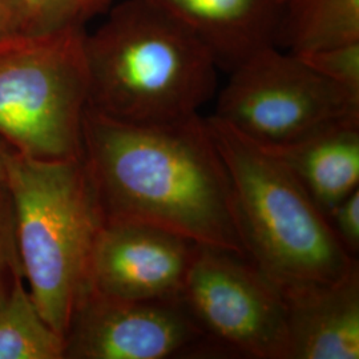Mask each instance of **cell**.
Returning a JSON list of instances; mask_svg holds the SVG:
<instances>
[{
	"mask_svg": "<svg viewBox=\"0 0 359 359\" xmlns=\"http://www.w3.org/2000/svg\"><path fill=\"white\" fill-rule=\"evenodd\" d=\"M104 222H137L245 257L231 179L205 117L118 121L87 107L83 156Z\"/></svg>",
	"mask_w": 359,
	"mask_h": 359,
	"instance_id": "obj_1",
	"label": "cell"
},
{
	"mask_svg": "<svg viewBox=\"0 0 359 359\" xmlns=\"http://www.w3.org/2000/svg\"><path fill=\"white\" fill-rule=\"evenodd\" d=\"M105 15L84 36L88 108L133 124L200 115L217 90L205 46L145 0H118Z\"/></svg>",
	"mask_w": 359,
	"mask_h": 359,
	"instance_id": "obj_2",
	"label": "cell"
},
{
	"mask_svg": "<svg viewBox=\"0 0 359 359\" xmlns=\"http://www.w3.org/2000/svg\"><path fill=\"white\" fill-rule=\"evenodd\" d=\"M205 118L231 179L246 258L283 295L337 283L358 266L277 156L217 117Z\"/></svg>",
	"mask_w": 359,
	"mask_h": 359,
	"instance_id": "obj_3",
	"label": "cell"
},
{
	"mask_svg": "<svg viewBox=\"0 0 359 359\" xmlns=\"http://www.w3.org/2000/svg\"><path fill=\"white\" fill-rule=\"evenodd\" d=\"M4 182L13 198L23 277L40 314L65 338L90 289L103 217L81 158L46 161L10 148Z\"/></svg>",
	"mask_w": 359,
	"mask_h": 359,
	"instance_id": "obj_4",
	"label": "cell"
},
{
	"mask_svg": "<svg viewBox=\"0 0 359 359\" xmlns=\"http://www.w3.org/2000/svg\"><path fill=\"white\" fill-rule=\"evenodd\" d=\"M87 29L0 39V139L46 161L83 156Z\"/></svg>",
	"mask_w": 359,
	"mask_h": 359,
	"instance_id": "obj_5",
	"label": "cell"
},
{
	"mask_svg": "<svg viewBox=\"0 0 359 359\" xmlns=\"http://www.w3.org/2000/svg\"><path fill=\"white\" fill-rule=\"evenodd\" d=\"M213 116L266 147L359 120V95L322 76L298 55L269 46L231 71Z\"/></svg>",
	"mask_w": 359,
	"mask_h": 359,
	"instance_id": "obj_6",
	"label": "cell"
},
{
	"mask_svg": "<svg viewBox=\"0 0 359 359\" xmlns=\"http://www.w3.org/2000/svg\"><path fill=\"white\" fill-rule=\"evenodd\" d=\"M181 298L231 357L289 359L285 298L248 258L198 245Z\"/></svg>",
	"mask_w": 359,
	"mask_h": 359,
	"instance_id": "obj_7",
	"label": "cell"
},
{
	"mask_svg": "<svg viewBox=\"0 0 359 359\" xmlns=\"http://www.w3.org/2000/svg\"><path fill=\"white\" fill-rule=\"evenodd\" d=\"M231 357L182 298L126 299L88 289L65 334V359Z\"/></svg>",
	"mask_w": 359,
	"mask_h": 359,
	"instance_id": "obj_8",
	"label": "cell"
},
{
	"mask_svg": "<svg viewBox=\"0 0 359 359\" xmlns=\"http://www.w3.org/2000/svg\"><path fill=\"white\" fill-rule=\"evenodd\" d=\"M198 245L137 222H103L92 261L90 289L126 299L179 298Z\"/></svg>",
	"mask_w": 359,
	"mask_h": 359,
	"instance_id": "obj_9",
	"label": "cell"
},
{
	"mask_svg": "<svg viewBox=\"0 0 359 359\" xmlns=\"http://www.w3.org/2000/svg\"><path fill=\"white\" fill-rule=\"evenodd\" d=\"M188 29L231 72L276 46L281 0H145Z\"/></svg>",
	"mask_w": 359,
	"mask_h": 359,
	"instance_id": "obj_10",
	"label": "cell"
},
{
	"mask_svg": "<svg viewBox=\"0 0 359 359\" xmlns=\"http://www.w3.org/2000/svg\"><path fill=\"white\" fill-rule=\"evenodd\" d=\"M283 298L289 359L359 358V266L337 283Z\"/></svg>",
	"mask_w": 359,
	"mask_h": 359,
	"instance_id": "obj_11",
	"label": "cell"
},
{
	"mask_svg": "<svg viewBox=\"0 0 359 359\" xmlns=\"http://www.w3.org/2000/svg\"><path fill=\"white\" fill-rule=\"evenodd\" d=\"M261 147L292 170L326 218L358 189L359 120L344 121L292 144Z\"/></svg>",
	"mask_w": 359,
	"mask_h": 359,
	"instance_id": "obj_12",
	"label": "cell"
},
{
	"mask_svg": "<svg viewBox=\"0 0 359 359\" xmlns=\"http://www.w3.org/2000/svg\"><path fill=\"white\" fill-rule=\"evenodd\" d=\"M359 41V0H281L276 47L320 51Z\"/></svg>",
	"mask_w": 359,
	"mask_h": 359,
	"instance_id": "obj_13",
	"label": "cell"
},
{
	"mask_svg": "<svg viewBox=\"0 0 359 359\" xmlns=\"http://www.w3.org/2000/svg\"><path fill=\"white\" fill-rule=\"evenodd\" d=\"M0 359H65V338L43 318L25 278L0 301Z\"/></svg>",
	"mask_w": 359,
	"mask_h": 359,
	"instance_id": "obj_14",
	"label": "cell"
},
{
	"mask_svg": "<svg viewBox=\"0 0 359 359\" xmlns=\"http://www.w3.org/2000/svg\"><path fill=\"white\" fill-rule=\"evenodd\" d=\"M118 0H15L19 32L53 34L86 29L92 19L105 15Z\"/></svg>",
	"mask_w": 359,
	"mask_h": 359,
	"instance_id": "obj_15",
	"label": "cell"
},
{
	"mask_svg": "<svg viewBox=\"0 0 359 359\" xmlns=\"http://www.w3.org/2000/svg\"><path fill=\"white\" fill-rule=\"evenodd\" d=\"M295 55L322 76L359 95V41Z\"/></svg>",
	"mask_w": 359,
	"mask_h": 359,
	"instance_id": "obj_16",
	"label": "cell"
},
{
	"mask_svg": "<svg viewBox=\"0 0 359 359\" xmlns=\"http://www.w3.org/2000/svg\"><path fill=\"white\" fill-rule=\"evenodd\" d=\"M19 278L25 277L16 241L13 198L4 180L0 179V301Z\"/></svg>",
	"mask_w": 359,
	"mask_h": 359,
	"instance_id": "obj_17",
	"label": "cell"
},
{
	"mask_svg": "<svg viewBox=\"0 0 359 359\" xmlns=\"http://www.w3.org/2000/svg\"><path fill=\"white\" fill-rule=\"evenodd\" d=\"M334 234L350 255L359 252V189L350 193L329 213Z\"/></svg>",
	"mask_w": 359,
	"mask_h": 359,
	"instance_id": "obj_18",
	"label": "cell"
},
{
	"mask_svg": "<svg viewBox=\"0 0 359 359\" xmlns=\"http://www.w3.org/2000/svg\"><path fill=\"white\" fill-rule=\"evenodd\" d=\"M19 32L15 0H0V39Z\"/></svg>",
	"mask_w": 359,
	"mask_h": 359,
	"instance_id": "obj_19",
	"label": "cell"
},
{
	"mask_svg": "<svg viewBox=\"0 0 359 359\" xmlns=\"http://www.w3.org/2000/svg\"><path fill=\"white\" fill-rule=\"evenodd\" d=\"M11 147L0 139V179H4V156Z\"/></svg>",
	"mask_w": 359,
	"mask_h": 359,
	"instance_id": "obj_20",
	"label": "cell"
}]
</instances>
